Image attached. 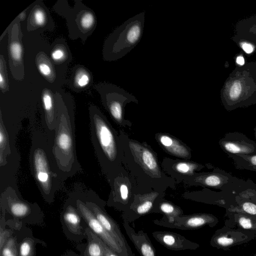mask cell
Segmentation results:
<instances>
[{
    "label": "cell",
    "instance_id": "cell-1",
    "mask_svg": "<svg viewBox=\"0 0 256 256\" xmlns=\"http://www.w3.org/2000/svg\"><path fill=\"white\" fill-rule=\"evenodd\" d=\"M54 97L57 108V124L54 130L52 157L55 170L64 182L82 170L76 146L74 106L58 92Z\"/></svg>",
    "mask_w": 256,
    "mask_h": 256
},
{
    "label": "cell",
    "instance_id": "cell-2",
    "mask_svg": "<svg viewBox=\"0 0 256 256\" xmlns=\"http://www.w3.org/2000/svg\"><path fill=\"white\" fill-rule=\"evenodd\" d=\"M31 135L29 154L31 172L43 199L50 204L64 182L55 170L52 152L54 134H48L40 126Z\"/></svg>",
    "mask_w": 256,
    "mask_h": 256
},
{
    "label": "cell",
    "instance_id": "cell-3",
    "mask_svg": "<svg viewBox=\"0 0 256 256\" xmlns=\"http://www.w3.org/2000/svg\"><path fill=\"white\" fill-rule=\"evenodd\" d=\"M92 144L103 173L111 180L118 165V139L107 118L95 105L88 107Z\"/></svg>",
    "mask_w": 256,
    "mask_h": 256
},
{
    "label": "cell",
    "instance_id": "cell-4",
    "mask_svg": "<svg viewBox=\"0 0 256 256\" xmlns=\"http://www.w3.org/2000/svg\"><path fill=\"white\" fill-rule=\"evenodd\" d=\"M220 97L228 112L256 104V61L238 65L225 81Z\"/></svg>",
    "mask_w": 256,
    "mask_h": 256
},
{
    "label": "cell",
    "instance_id": "cell-5",
    "mask_svg": "<svg viewBox=\"0 0 256 256\" xmlns=\"http://www.w3.org/2000/svg\"><path fill=\"white\" fill-rule=\"evenodd\" d=\"M144 20L145 12H141L116 28L104 42L103 59L108 62L116 60L133 49L142 37Z\"/></svg>",
    "mask_w": 256,
    "mask_h": 256
},
{
    "label": "cell",
    "instance_id": "cell-6",
    "mask_svg": "<svg viewBox=\"0 0 256 256\" xmlns=\"http://www.w3.org/2000/svg\"><path fill=\"white\" fill-rule=\"evenodd\" d=\"M71 6L66 0H58L53 10L66 20L68 36L72 40L80 38L84 44L96 28L97 20L94 12L82 1L76 0Z\"/></svg>",
    "mask_w": 256,
    "mask_h": 256
},
{
    "label": "cell",
    "instance_id": "cell-7",
    "mask_svg": "<svg viewBox=\"0 0 256 256\" xmlns=\"http://www.w3.org/2000/svg\"><path fill=\"white\" fill-rule=\"evenodd\" d=\"M0 212L6 220L24 224L43 226L44 214L36 202H30L22 198L20 193L11 187L0 194Z\"/></svg>",
    "mask_w": 256,
    "mask_h": 256
},
{
    "label": "cell",
    "instance_id": "cell-8",
    "mask_svg": "<svg viewBox=\"0 0 256 256\" xmlns=\"http://www.w3.org/2000/svg\"><path fill=\"white\" fill-rule=\"evenodd\" d=\"M20 156L16 144H12L8 133L0 124V192L11 187L18 192L17 174Z\"/></svg>",
    "mask_w": 256,
    "mask_h": 256
},
{
    "label": "cell",
    "instance_id": "cell-9",
    "mask_svg": "<svg viewBox=\"0 0 256 256\" xmlns=\"http://www.w3.org/2000/svg\"><path fill=\"white\" fill-rule=\"evenodd\" d=\"M105 230L128 252L134 254L117 222L107 213L106 202L92 190L76 186L74 190Z\"/></svg>",
    "mask_w": 256,
    "mask_h": 256
},
{
    "label": "cell",
    "instance_id": "cell-10",
    "mask_svg": "<svg viewBox=\"0 0 256 256\" xmlns=\"http://www.w3.org/2000/svg\"><path fill=\"white\" fill-rule=\"evenodd\" d=\"M94 88L100 94L104 106L118 122L122 120L124 108L127 103H138L133 95L114 84L100 82L94 85Z\"/></svg>",
    "mask_w": 256,
    "mask_h": 256
},
{
    "label": "cell",
    "instance_id": "cell-11",
    "mask_svg": "<svg viewBox=\"0 0 256 256\" xmlns=\"http://www.w3.org/2000/svg\"><path fill=\"white\" fill-rule=\"evenodd\" d=\"M20 22L16 18L3 34L4 36L8 32V34L9 66L12 76L17 80H22L24 77L22 34Z\"/></svg>",
    "mask_w": 256,
    "mask_h": 256
},
{
    "label": "cell",
    "instance_id": "cell-12",
    "mask_svg": "<svg viewBox=\"0 0 256 256\" xmlns=\"http://www.w3.org/2000/svg\"><path fill=\"white\" fill-rule=\"evenodd\" d=\"M60 221L63 232L70 240L79 242L86 238V228L88 225L70 194L60 212Z\"/></svg>",
    "mask_w": 256,
    "mask_h": 256
},
{
    "label": "cell",
    "instance_id": "cell-13",
    "mask_svg": "<svg viewBox=\"0 0 256 256\" xmlns=\"http://www.w3.org/2000/svg\"><path fill=\"white\" fill-rule=\"evenodd\" d=\"M88 227L108 247L120 256H134L126 250L104 228L75 190L70 194Z\"/></svg>",
    "mask_w": 256,
    "mask_h": 256
},
{
    "label": "cell",
    "instance_id": "cell-14",
    "mask_svg": "<svg viewBox=\"0 0 256 256\" xmlns=\"http://www.w3.org/2000/svg\"><path fill=\"white\" fill-rule=\"evenodd\" d=\"M156 224L171 228L182 230H192L200 228L205 226L213 228L218 222V218L213 214L198 213L188 216H182L174 218L161 219L154 221Z\"/></svg>",
    "mask_w": 256,
    "mask_h": 256
},
{
    "label": "cell",
    "instance_id": "cell-15",
    "mask_svg": "<svg viewBox=\"0 0 256 256\" xmlns=\"http://www.w3.org/2000/svg\"><path fill=\"white\" fill-rule=\"evenodd\" d=\"M256 238V235L224 226L217 230L210 240L212 246L228 250L234 246L246 244Z\"/></svg>",
    "mask_w": 256,
    "mask_h": 256
},
{
    "label": "cell",
    "instance_id": "cell-16",
    "mask_svg": "<svg viewBox=\"0 0 256 256\" xmlns=\"http://www.w3.org/2000/svg\"><path fill=\"white\" fill-rule=\"evenodd\" d=\"M218 144L226 154H256V142L241 132H228L220 140Z\"/></svg>",
    "mask_w": 256,
    "mask_h": 256
},
{
    "label": "cell",
    "instance_id": "cell-17",
    "mask_svg": "<svg viewBox=\"0 0 256 256\" xmlns=\"http://www.w3.org/2000/svg\"><path fill=\"white\" fill-rule=\"evenodd\" d=\"M41 128L48 134L54 133L57 124L58 114L54 94L47 88L42 92Z\"/></svg>",
    "mask_w": 256,
    "mask_h": 256
},
{
    "label": "cell",
    "instance_id": "cell-18",
    "mask_svg": "<svg viewBox=\"0 0 256 256\" xmlns=\"http://www.w3.org/2000/svg\"><path fill=\"white\" fill-rule=\"evenodd\" d=\"M153 238L166 248L174 251L194 250L200 247L199 244L188 240L183 236L170 231H155Z\"/></svg>",
    "mask_w": 256,
    "mask_h": 256
},
{
    "label": "cell",
    "instance_id": "cell-19",
    "mask_svg": "<svg viewBox=\"0 0 256 256\" xmlns=\"http://www.w3.org/2000/svg\"><path fill=\"white\" fill-rule=\"evenodd\" d=\"M54 27V23L48 8L42 0L35 2L28 16V30L30 32L40 28L52 30Z\"/></svg>",
    "mask_w": 256,
    "mask_h": 256
},
{
    "label": "cell",
    "instance_id": "cell-20",
    "mask_svg": "<svg viewBox=\"0 0 256 256\" xmlns=\"http://www.w3.org/2000/svg\"><path fill=\"white\" fill-rule=\"evenodd\" d=\"M224 226L256 235V216L233 208L226 210Z\"/></svg>",
    "mask_w": 256,
    "mask_h": 256
},
{
    "label": "cell",
    "instance_id": "cell-21",
    "mask_svg": "<svg viewBox=\"0 0 256 256\" xmlns=\"http://www.w3.org/2000/svg\"><path fill=\"white\" fill-rule=\"evenodd\" d=\"M15 232L18 237V256H36L38 244L47 247L44 241L34 236L32 230L26 224L15 230Z\"/></svg>",
    "mask_w": 256,
    "mask_h": 256
},
{
    "label": "cell",
    "instance_id": "cell-22",
    "mask_svg": "<svg viewBox=\"0 0 256 256\" xmlns=\"http://www.w3.org/2000/svg\"><path fill=\"white\" fill-rule=\"evenodd\" d=\"M130 224L127 221L123 222L126 234L140 256H156V250L147 234L142 230L136 232Z\"/></svg>",
    "mask_w": 256,
    "mask_h": 256
},
{
    "label": "cell",
    "instance_id": "cell-23",
    "mask_svg": "<svg viewBox=\"0 0 256 256\" xmlns=\"http://www.w3.org/2000/svg\"><path fill=\"white\" fill-rule=\"evenodd\" d=\"M86 242L78 244L76 248L81 256H105L102 240L88 227L86 228Z\"/></svg>",
    "mask_w": 256,
    "mask_h": 256
},
{
    "label": "cell",
    "instance_id": "cell-24",
    "mask_svg": "<svg viewBox=\"0 0 256 256\" xmlns=\"http://www.w3.org/2000/svg\"><path fill=\"white\" fill-rule=\"evenodd\" d=\"M236 206L232 208L256 216V184L254 183L240 192L236 196Z\"/></svg>",
    "mask_w": 256,
    "mask_h": 256
},
{
    "label": "cell",
    "instance_id": "cell-25",
    "mask_svg": "<svg viewBox=\"0 0 256 256\" xmlns=\"http://www.w3.org/2000/svg\"><path fill=\"white\" fill-rule=\"evenodd\" d=\"M93 76L90 70L85 66L78 65L72 70L70 85L76 92L85 90L92 83Z\"/></svg>",
    "mask_w": 256,
    "mask_h": 256
},
{
    "label": "cell",
    "instance_id": "cell-26",
    "mask_svg": "<svg viewBox=\"0 0 256 256\" xmlns=\"http://www.w3.org/2000/svg\"><path fill=\"white\" fill-rule=\"evenodd\" d=\"M131 147L142 166L152 174H158L159 172L158 164L152 153L149 150L137 144L132 143Z\"/></svg>",
    "mask_w": 256,
    "mask_h": 256
},
{
    "label": "cell",
    "instance_id": "cell-27",
    "mask_svg": "<svg viewBox=\"0 0 256 256\" xmlns=\"http://www.w3.org/2000/svg\"><path fill=\"white\" fill-rule=\"evenodd\" d=\"M50 57L56 65L68 64L71 60L72 55L64 40H58L53 44Z\"/></svg>",
    "mask_w": 256,
    "mask_h": 256
},
{
    "label": "cell",
    "instance_id": "cell-28",
    "mask_svg": "<svg viewBox=\"0 0 256 256\" xmlns=\"http://www.w3.org/2000/svg\"><path fill=\"white\" fill-rule=\"evenodd\" d=\"M36 63L40 72L50 83H53L56 78V72L52 61L44 52L38 53Z\"/></svg>",
    "mask_w": 256,
    "mask_h": 256
},
{
    "label": "cell",
    "instance_id": "cell-29",
    "mask_svg": "<svg viewBox=\"0 0 256 256\" xmlns=\"http://www.w3.org/2000/svg\"><path fill=\"white\" fill-rule=\"evenodd\" d=\"M160 141L168 150L176 156L186 158L189 155L185 146L170 136L162 135L160 137Z\"/></svg>",
    "mask_w": 256,
    "mask_h": 256
},
{
    "label": "cell",
    "instance_id": "cell-30",
    "mask_svg": "<svg viewBox=\"0 0 256 256\" xmlns=\"http://www.w3.org/2000/svg\"><path fill=\"white\" fill-rule=\"evenodd\" d=\"M233 160L235 168L256 172V154L238 155L226 154Z\"/></svg>",
    "mask_w": 256,
    "mask_h": 256
},
{
    "label": "cell",
    "instance_id": "cell-31",
    "mask_svg": "<svg viewBox=\"0 0 256 256\" xmlns=\"http://www.w3.org/2000/svg\"><path fill=\"white\" fill-rule=\"evenodd\" d=\"M154 212L163 214V217L166 219L174 218L183 215V212L180 208L166 202L158 204Z\"/></svg>",
    "mask_w": 256,
    "mask_h": 256
},
{
    "label": "cell",
    "instance_id": "cell-32",
    "mask_svg": "<svg viewBox=\"0 0 256 256\" xmlns=\"http://www.w3.org/2000/svg\"><path fill=\"white\" fill-rule=\"evenodd\" d=\"M15 232V230L10 228H6L4 214L0 212V249L5 244L8 239Z\"/></svg>",
    "mask_w": 256,
    "mask_h": 256
},
{
    "label": "cell",
    "instance_id": "cell-33",
    "mask_svg": "<svg viewBox=\"0 0 256 256\" xmlns=\"http://www.w3.org/2000/svg\"><path fill=\"white\" fill-rule=\"evenodd\" d=\"M8 78L6 60L2 54L0 56V89L4 94L9 90Z\"/></svg>",
    "mask_w": 256,
    "mask_h": 256
},
{
    "label": "cell",
    "instance_id": "cell-34",
    "mask_svg": "<svg viewBox=\"0 0 256 256\" xmlns=\"http://www.w3.org/2000/svg\"><path fill=\"white\" fill-rule=\"evenodd\" d=\"M232 40L246 54H251L256 50V42L242 39L235 36L232 38Z\"/></svg>",
    "mask_w": 256,
    "mask_h": 256
},
{
    "label": "cell",
    "instance_id": "cell-35",
    "mask_svg": "<svg viewBox=\"0 0 256 256\" xmlns=\"http://www.w3.org/2000/svg\"><path fill=\"white\" fill-rule=\"evenodd\" d=\"M200 166L201 167V166L194 164L180 162L176 164L175 168L180 173L190 174L194 170Z\"/></svg>",
    "mask_w": 256,
    "mask_h": 256
},
{
    "label": "cell",
    "instance_id": "cell-36",
    "mask_svg": "<svg viewBox=\"0 0 256 256\" xmlns=\"http://www.w3.org/2000/svg\"><path fill=\"white\" fill-rule=\"evenodd\" d=\"M235 36L242 39L254 42L256 40V24H253L247 28V32Z\"/></svg>",
    "mask_w": 256,
    "mask_h": 256
},
{
    "label": "cell",
    "instance_id": "cell-37",
    "mask_svg": "<svg viewBox=\"0 0 256 256\" xmlns=\"http://www.w3.org/2000/svg\"><path fill=\"white\" fill-rule=\"evenodd\" d=\"M102 244L105 256H120L108 247L103 241Z\"/></svg>",
    "mask_w": 256,
    "mask_h": 256
},
{
    "label": "cell",
    "instance_id": "cell-38",
    "mask_svg": "<svg viewBox=\"0 0 256 256\" xmlns=\"http://www.w3.org/2000/svg\"><path fill=\"white\" fill-rule=\"evenodd\" d=\"M29 8V7H28ZM28 8H26L24 11H22L21 13H20L16 17V18L20 21H23L25 20L26 16V10Z\"/></svg>",
    "mask_w": 256,
    "mask_h": 256
},
{
    "label": "cell",
    "instance_id": "cell-39",
    "mask_svg": "<svg viewBox=\"0 0 256 256\" xmlns=\"http://www.w3.org/2000/svg\"><path fill=\"white\" fill-rule=\"evenodd\" d=\"M60 256H81L80 254H78L72 250H66L63 254H61Z\"/></svg>",
    "mask_w": 256,
    "mask_h": 256
},
{
    "label": "cell",
    "instance_id": "cell-40",
    "mask_svg": "<svg viewBox=\"0 0 256 256\" xmlns=\"http://www.w3.org/2000/svg\"><path fill=\"white\" fill-rule=\"evenodd\" d=\"M238 65L242 66L244 64V60L242 56H238L236 58Z\"/></svg>",
    "mask_w": 256,
    "mask_h": 256
},
{
    "label": "cell",
    "instance_id": "cell-41",
    "mask_svg": "<svg viewBox=\"0 0 256 256\" xmlns=\"http://www.w3.org/2000/svg\"><path fill=\"white\" fill-rule=\"evenodd\" d=\"M8 256H18V250H15L14 252H13L10 254L8 255Z\"/></svg>",
    "mask_w": 256,
    "mask_h": 256
},
{
    "label": "cell",
    "instance_id": "cell-42",
    "mask_svg": "<svg viewBox=\"0 0 256 256\" xmlns=\"http://www.w3.org/2000/svg\"><path fill=\"white\" fill-rule=\"evenodd\" d=\"M254 136H255V138H256V126H255V128H254Z\"/></svg>",
    "mask_w": 256,
    "mask_h": 256
},
{
    "label": "cell",
    "instance_id": "cell-43",
    "mask_svg": "<svg viewBox=\"0 0 256 256\" xmlns=\"http://www.w3.org/2000/svg\"><path fill=\"white\" fill-rule=\"evenodd\" d=\"M250 256H256V254H254V255Z\"/></svg>",
    "mask_w": 256,
    "mask_h": 256
}]
</instances>
